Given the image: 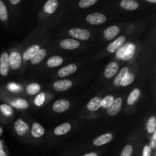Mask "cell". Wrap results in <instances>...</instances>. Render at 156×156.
<instances>
[{"instance_id": "6da1fadb", "label": "cell", "mask_w": 156, "mask_h": 156, "mask_svg": "<svg viewBox=\"0 0 156 156\" xmlns=\"http://www.w3.org/2000/svg\"><path fill=\"white\" fill-rule=\"evenodd\" d=\"M69 34L75 39L81 41H87L91 37V33L87 29L83 28H72L69 30Z\"/></svg>"}, {"instance_id": "7a4b0ae2", "label": "cell", "mask_w": 156, "mask_h": 156, "mask_svg": "<svg viewBox=\"0 0 156 156\" xmlns=\"http://www.w3.org/2000/svg\"><path fill=\"white\" fill-rule=\"evenodd\" d=\"M86 21L90 24L98 25V24H104L107 21V17L100 12H94V13L89 14L86 17Z\"/></svg>"}, {"instance_id": "3957f363", "label": "cell", "mask_w": 156, "mask_h": 156, "mask_svg": "<svg viewBox=\"0 0 156 156\" xmlns=\"http://www.w3.org/2000/svg\"><path fill=\"white\" fill-rule=\"evenodd\" d=\"M21 60H22V58H21L20 53L18 52L13 51L10 53V55H9V66L12 69L16 70L19 69L21 63Z\"/></svg>"}, {"instance_id": "277c9868", "label": "cell", "mask_w": 156, "mask_h": 156, "mask_svg": "<svg viewBox=\"0 0 156 156\" xmlns=\"http://www.w3.org/2000/svg\"><path fill=\"white\" fill-rule=\"evenodd\" d=\"M9 54L6 52L2 53L0 56V74L2 76H6L9 70Z\"/></svg>"}, {"instance_id": "5b68a950", "label": "cell", "mask_w": 156, "mask_h": 156, "mask_svg": "<svg viewBox=\"0 0 156 156\" xmlns=\"http://www.w3.org/2000/svg\"><path fill=\"white\" fill-rule=\"evenodd\" d=\"M14 127H15V132H16L17 134H18V136H24L29 130L28 124L26 123L23 120H21V119H18V120L15 122Z\"/></svg>"}, {"instance_id": "8992f818", "label": "cell", "mask_w": 156, "mask_h": 156, "mask_svg": "<svg viewBox=\"0 0 156 156\" xmlns=\"http://www.w3.org/2000/svg\"><path fill=\"white\" fill-rule=\"evenodd\" d=\"M59 46L62 49L64 50H76L80 47V42L77 40L68 38V39H64L59 43Z\"/></svg>"}, {"instance_id": "52a82bcc", "label": "cell", "mask_w": 156, "mask_h": 156, "mask_svg": "<svg viewBox=\"0 0 156 156\" xmlns=\"http://www.w3.org/2000/svg\"><path fill=\"white\" fill-rule=\"evenodd\" d=\"M73 86V82L69 79H62L53 83V88L57 91H65Z\"/></svg>"}, {"instance_id": "ba28073f", "label": "cell", "mask_w": 156, "mask_h": 156, "mask_svg": "<svg viewBox=\"0 0 156 156\" xmlns=\"http://www.w3.org/2000/svg\"><path fill=\"white\" fill-rule=\"evenodd\" d=\"M70 103L66 99H59L53 105V110L56 113H62L69 108Z\"/></svg>"}, {"instance_id": "9c48e42d", "label": "cell", "mask_w": 156, "mask_h": 156, "mask_svg": "<svg viewBox=\"0 0 156 156\" xmlns=\"http://www.w3.org/2000/svg\"><path fill=\"white\" fill-rule=\"evenodd\" d=\"M122 102H123V100H122L121 98H117L114 99L111 106L107 110V113H108V115L115 116L117 114H119V112L121 110Z\"/></svg>"}, {"instance_id": "30bf717a", "label": "cell", "mask_w": 156, "mask_h": 156, "mask_svg": "<svg viewBox=\"0 0 156 156\" xmlns=\"http://www.w3.org/2000/svg\"><path fill=\"white\" fill-rule=\"evenodd\" d=\"M126 42V37L124 36H120L117 39H116L114 42L111 43V44L108 45V51L111 53H114L115 52H117V50L120 48L123 44H125Z\"/></svg>"}, {"instance_id": "8fae6325", "label": "cell", "mask_w": 156, "mask_h": 156, "mask_svg": "<svg viewBox=\"0 0 156 156\" xmlns=\"http://www.w3.org/2000/svg\"><path fill=\"white\" fill-rule=\"evenodd\" d=\"M119 66L118 63L116 62H111L107 66L105 70V76L107 79H111L114 77L119 71Z\"/></svg>"}, {"instance_id": "7c38bea8", "label": "cell", "mask_w": 156, "mask_h": 156, "mask_svg": "<svg viewBox=\"0 0 156 156\" xmlns=\"http://www.w3.org/2000/svg\"><path fill=\"white\" fill-rule=\"evenodd\" d=\"M40 50H41V47L37 44H34V45L30 46L24 50L22 56L23 59L24 61L30 60Z\"/></svg>"}, {"instance_id": "4fadbf2b", "label": "cell", "mask_w": 156, "mask_h": 156, "mask_svg": "<svg viewBox=\"0 0 156 156\" xmlns=\"http://www.w3.org/2000/svg\"><path fill=\"white\" fill-rule=\"evenodd\" d=\"M120 31V28L117 25L111 26L106 28L104 31V37L107 41H111L117 36Z\"/></svg>"}, {"instance_id": "5bb4252c", "label": "cell", "mask_w": 156, "mask_h": 156, "mask_svg": "<svg viewBox=\"0 0 156 156\" xmlns=\"http://www.w3.org/2000/svg\"><path fill=\"white\" fill-rule=\"evenodd\" d=\"M77 71V66L76 64L71 63L66 66L62 67V69L58 71V76L61 78H64L66 76H70Z\"/></svg>"}, {"instance_id": "9a60e30c", "label": "cell", "mask_w": 156, "mask_h": 156, "mask_svg": "<svg viewBox=\"0 0 156 156\" xmlns=\"http://www.w3.org/2000/svg\"><path fill=\"white\" fill-rule=\"evenodd\" d=\"M113 140V135L111 133H105L100 136L97 137L93 140V144L95 146H101L103 145L108 144Z\"/></svg>"}, {"instance_id": "2e32d148", "label": "cell", "mask_w": 156, "mask_h": 156, "mask_svg": "<svg viewBox=\"0 0 156 156\" xmlns=\"http://www.w3.org/2000/svg\"><path fill=\"white\" fill-rule=\"evenodd\" d=\"M120 6L123 9L128 11L136 10L139 8L140 5L136 1L134 0H123L120 2Z\"/></svg>"}, {"instance_id": "e0dca14e", "label": "cell", "mask_w": 156, "mask_h": 156, "mask_svg": "<svg viewBox=\"0 0 156 156\" xmlns=\"http://www.w3.org/2000/svg\"><path fill=\"white\" fill-rule=\"evenodd\" d=\"M101 108V98L99 97H94L87 104V108L90 111H96Z\"/></svg>"}, {"instance_id": "ac0fdd59", "label": "cell", "mask_w": 156, "mask_h": 156, "mask_svg": "<svg viewBox=\"0 0 156 156\" xmlns=\"http://www.w3.org/2000/svg\"><path fill=\"white\" fill-rule=\"evenodd\" d=\"M58 6H59V2H58L57 0H49L44 4V12L46 13L51 15V14L54 13L55 11L57 9Z\"/></svg>"}, {"instance_id": "d6986e66", "label": "cell", "mask_w": 156, "mask_h": 156, "mask_svg": "<svg viewBox=\"0 0 156 156\" xmlns=\"http://www.w3.org/2000/svg\"><path fill=\"white\" fill-rule=\"evenodd\" d=\"M45 133L44 128L39 123H34L31 128V135L34 138H41Z\"/></svg>"}, {"instance_id": "ffe728a7", "label": "cell", "mask_w": 156, "mask_h": 156, "mask_svg": "<svg viewBox=\"0 0 156 156\" xmlns=\"http://www.w3.org/2000/svg\"><path fill=\"white\" fill-rule=\"evenodd\" d=\"M47 51L45 49H41L34 56V57L30 59V62L33 65H37V64L41 63L44 58L47 56Z\"/></svg>"}, {"instance_id": "44dd1931", "label": "cell", "mask_w": 156, "mask_h": 156, "mask_svg": "<svg viewBox=\"0 0 156 156\" xmlns=\"http://www.w3.org/2000/svg\"><path fill=\"white\" fill-rule=\"evenodd\" d=\"M71 125L69 123H62L59 126H56L54 129V134L56 136H62L68 133L71 130Z\"/></svg>"}, {"instance_id": "7402d4cb", "label": "cell", "mask_w": 156, "mask_h": 156, "mask_svg": "<svg viewBox=\"0 0 156 156\" xmlns=\"http://www.w3.org/2000/svg\"><path fill=\"white\" fill-rule=\"evenodd\" d=\"M62 62H63V59L61 56H53L49 58L47 62V65L50 68H56L62 65Z\"/></svg>"}, {"instance_id": "603a6c76", "label": "cell", "mask_w": 156, "mask_h": 156, "mask_svg": "<svg viewBox=\"0 0 156 156\" xmlns=\"http://www.w3.org/2000/svg\"><path fill=\"white\" fill-rule=\"evenodd\" d=\"M140 94H141V91L139 88H136L133 90L129 94V97L127 98V104L129 105H133L136 102L138 101L139 98H140Z\"/></svg>"}, {"instance_id": "cb8c5ba5", "label": "cell", "mask_w": 156, "mask_h": 156, "mask_svg": "<svg viewBox=\"0 0 156 156\" xmlns=\"http://www.w3.org/2000/svg\"><path fill=\"white\" fill-rule=\"evenodd\" d=\"M128 73H129V69H128L127 67L125 66L123 67V68H122L121 69H120V73L117 75V76H116L115 79H114V85H116V86H120V82H121V81L123 80V78L125 77V76H126Z\"/></svg>"}, {"instance_id": "d4e9b609", "label": "cell", "mask_w": 156, "mask_h": 156, "mask_svg": "<svg viewBox=\"0 0 156 156\" xmlns=\"http://www.w3.org/2000/svg\"><path fill=\"white\" fill-rule=\"evenodd\" d=\"M11 105L13 107H15V108H18V109L24 110L28 108V103H27V101L22 98L15 99V100L11 102Z\"/></svg>"}, {"instance_id": "484cf974", "label": "cell", "mask_w": 156, "mask_h": 156, "mask_svg": "<svg viewBox=\"0 0 156 156\" xmlns=\"http://www.w3.org/2000/svg\"><path fill=\"white\" fill-rule=\"evenodd\" d=\"M136 50V45L133 44H129L128 46L127 49H126V52H125V54L123 56V57L122 58V60L126 61L129 60L133 58L134 53H135Z\"/></svg>"}, {"instance_id": "4316f807", "label": "cell", "mask_w": 156, "mask_h": 156, "mask_svg": "<svg viewBox=\"0 0 156 156\" xmlns=\"http://www.w3.org/2000/svg\"><path fill=\"white\" fill-rule=\"evenodd\" d=\"M27 93L29 95H34L41 91V85L37 83H30L27 86Z\"/></svg>"}, {"instance_id": "83f0119b", "label": "cell", "mask_w": 156, "mask_h": 156, "mask_svg": "<svg viewBox=\"0 0 156 156\" xmlns=\"http://www.w3.org/2000/svg\"><path fill=\"white\" fill-rule=\"evenodd\" d=\"M134 79H135V76H134V75L129 72V73L125 76V77L123 78V80L121 81L120 86H123V87L128 86V85H129L130 84H132L133 82H134Z\"/></svg>"}, {"instance_id": "f1b7e54d", "label": "cell", "mask_w": 156, "mask_h": 156, "mask_svg": "<svg viewBox=\"0 0 156 156\" xmlns=\"http://www.w3.org/2000/svg\"><path fill=\"white\" fill-rule=\"evenodd\" d=\"M114 97L113 95H107L106 97L101 99V108L104 109H108L114 101Z\"/></svg>"}, {"instance_id": "f546056e", "label": "cell", "mask_w": 156, "mask_h": 156, "mask_svg": "<svg viewBox=\"0 0 156 156\" xmlns=\"http://www.w3.org/2000/svg\"><path fill=\"white\" fill-rule=\"evenodd\" d=\"M156 126V120L154 116H152L148 120L147 125H146V129L149 134H152L155 132Z\"/></svg>"}, {"instance_id": "4dcf8cb0", "label": "cell", "mask_w": 156, "mask_h": 156, "mask_svg": "<svg viewBox=\"0 0 156 156\" xmlns=\"http://www.w3.org/2000/svg\"><path fill=\"white\" fill-rule=\"evenodd\" d=\"M8 11L5 5L2 1L0 0V20L2 21H5L8 19Z\"/></svg>"}, {"instance_id": "1f68e13d", "label": "cell", "mask_w": 156, "mask_h": 156, "mask_svg": "<svg viewBox=\"0 0 156 156\" xmlns=\"http://www.w3.org/2000/svg\"><path fill=\"white\" fill-rule=\"evenodd\" d=\"M0 111L6 117H11L13 114V110L9 105L3 104L0 105Z\"/></svg>"}, {"instance_id": "d6a6232c", "label": "cell", "mask_w": 156, "mask_h": 156, "mask_svg": "<svg viewBox=\"0 0 156 156\" xmlns=\"http://www.w3.org/2000/svg\"><path fill=\"white\" fill-rule=\"evenodd\" d=\"M98 2V0H81L79 2V6L81 9L89 8Z\"/></svg>"}, {"instance_id": "836d02e7", "label": "cell", "mask_w": 156, "mask_h": 156, "mask_svg": "<svg viewBox=\"0 0 156 156\" xmlns=\"http://www.w3.org/2000/svg\"><path fill=\"white\" fill-rule=\"evenodd\" d=\"M44 101H45V94L44 92H41L36 96L34 101V103L36 106L41 107L44 105Z\"/></svg>"}, {"instance_id": "e575fe53", "label": "cell", "mask_w": 156, "mask_h": 156, "mask_svg": "<svg viewBox=\"0 0 156 156\" xmlns=\"http://www.w3.org/2000/svg\"><path fill=\"white\" fill-rule=\"evenodd\" d=\"M129 44H123L121 47H120L119 50H117V53H116V56H117V59H122V58L123 57L125 54V52H126V49H127L128 46H129Z\"/></svg>"}, {"instance_id": "d590c367", "label": "cell", "mask_w": 156, "mask_h": 156, "mask_svg": "<svg viewBox=\"0 0 156 156\" xmlns=\"http://www.w3.org/2000/svg\"><path fill=\"white\" fill-rule=\"evenodd\" d=\"M133 146L131 145H127L123 148L120 156H131L133 153Z\"/></svg>"}, {"instance_id": "8d00e7d4", "label": "cell", "mask_w": 156, "mask_h": 156, "mask_svg": "<svg viewBox=\"0 0 156 156\" xmlns=\"http://www.w3.org/2000/svg\"><path fill=\"white\" fill-rule=\"evenodd\" d=\"M8 89L12 92H18L21 91V87L15 83H11L8 85Z\"/></svg>"}, {"instance_id": "74e56055", "label": "cell", "mask_w": 156, "mask_h": 156, "mask_svg": "<svg viewBox=\"0 0 156 156\" xmlns=\"http://www.w3.org/2000/svg\"><path fill=\"white\" fill-rule=\"evenodd\" d=\"M151 155H152V149L149 147V146L146 145L143 148V156H151Z\"/></svg>"}, {"instance_id": "f35d334b", "label": "cell", "mask_w": 156, "mask_h": 156, "mask_svg": "<svg viewBox=\"0 0 156 156\" xmlns=\"http://www.w3.org/2000/svg\"><path fill=\"white\" fill-rule=\"evenodd\" d=\"M149 147L151 148V149H155L156 147V132L153 133V135H152V141L150 143V146Z\"/></svg>"}, {"instance_id": "ab89813d", "label": "cell", "mask_w": 156, "mask_h": 156, "mask_svg": "<svg viewBox=\"0 0 156 156\" xmlns=\"http://www.w3.org/2000/svg\"><path fill=\"white\" fill-rule=\"evenodd\" d=\"M0 156H7L5 152L3 149V144L2 140H0Z\"/></svg>"}, {"instance_id": "60d3db41", "label": "cell", "mask_w": 156, "mask_h": 156, "mask_svg": "<svg viewBox=\"0 0 156 156\" xmlns=\"http://www.w3.org/2000/svg\"><path fill=\"white\" fill-rule=\"evenodd\" d=\"M9 2L12 5H18L21 2V0H9Z\"/></svg>"}, {"instance_id": "b9f144b4", "label": "cell", "mask_w": 156, "mask_h": 156, "mask_svg": "<svg viewBox=\"0 0 156 156\" xmlns=\"http://www.w3.org/2000/svg\"><path fill=\"white\" fill-rule=\"evenodd\" d=\"M83 156H98V155L97 153H95V152H89V153L85 154Z\"/></svg>"}, {"instance_id": "7bdbcfd3", "label": "cell", "mask_w": 156, "mask_h": 156, "mask_svg": "<svg viewBox=\"0 0 156 156\" xmlns=\"http://www.w3.org/2000/svg\"><path fill=\"white\" fill-rule=\"evenodd\" d=\"M146 1L150 3H156V0H146Z\"/></svg>"}, {"instance_id": "ee69618b", "label": "cell", "mask_w": 156, "mask_h": 156, "mask_svg": "<svg viewBox=\"0 0 156 156\" xmlns=\"http://www.w3.org/2000/svg\"><path fill=\"white\" fill-rule=\"evenodd\" d=\"M2 129H1V128H0V135H1V134H2Z\"/></svg>"}]
</instances>
